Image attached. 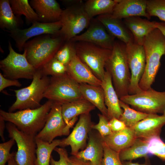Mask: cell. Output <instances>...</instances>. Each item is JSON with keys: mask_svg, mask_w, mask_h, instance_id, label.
Returning <instances> with one entry per match:
<instances>
[{"mask_svg": "<svg viewBox=\"0 0 165 165\" xmlns=\"http://www.w3.org/2000/svg\"><path fill=\"white\" fill-rule=\"evenodd\" d=\"M143 46L145 55L146 65L139 86L142 90L151 88L160 68V60L165 55V38L160 31L156 28L145 38Z\"/></svg>", "mask_w": 165, "mask_h": 165, "instance_id": "1", "label": "cell"}, {"mask_svg": "<svg viewBox=\"0 0 165 165\" xmlns=\"http://www.w3.org/2000/svg\"><path fill=\"white\" fill-rule=\"evenodd\" d=\"M53 102L48 100L36 108L28 109L16 112L0 110V116L4 120L14 124L20 130L35 137L43 129Z\"/></svg>", "mask_w": 165, "mask_h": 165, "instance_id": "2", "label": "cell"}, {"mask_svg": "<svg viewBox=\"0 0 165 165\" xmlns=\"http://www.w3.org/2000/svg\"><path fill=\"white\" fill-rule=\"evenodd\" d=\"M105 69L111 76L119 99L128 95L131 73L127 58L125 44L115 41L111 55L106 63Z\"/></svg>", "mask_w": 165, "mask_h": 165, "instance_id": "3", "label": "cell"}, {"mask_svg": "<svg viewBox=\"0 0 165 165\" xmlns=\"http://www.w3.org/2000/svg\"><path fill=\"white\" fill-rule=\"evenodd\" d=\"M64 42L59 35H43L27 42L23 50L29 63L38 69L54 57Z\"/></svg>", "mask_w": 165, "mask_h": 165, "instance_id": "4", "label": "cell"}, {"mask_svg": "<svg viewBox=\"0 0 165 165\" xmlns=\"http://www.w3.org/2000/svg\"><path fill=\"white\" fill-rule=\"evenodd\" d=\"M50 78L44 74L40 69L36 70L32 81L25 87L14 90L16 100L9 108L8 112L17 110L33 109L42 105L40 103L50 81Z\"/></svg>", "mask_w": 165, "mask_h": 165, "instance_id": "5", "label": "cell"}, {"mask_svg": "<svg viewBox=\"0 0 165 165\" xmlns=\"http://www.w3.org/2000/svg\"><path fill=\"white\" fill-rule=\"evenodd\" d=\"M79 85L67 73L51 76L43 97L61 105L83 98Z\"/></svg>", "mask_w": 165, "mask_h": 165, "instance_id": "6", "label": "cell"}, {"mask_svg": "<svg viewBox=\"0 0 165 165\" xmlns=\"http://www.w3.org/2000/svg\"><path fill=\"white\" fill-rule=\"evenodd\" d=\"M91 20L82 2L68 6L62 11L59 35L64 42L70 41L90 25Z\"/></svg>", "mask_w": 165, "mask_h": 165, "instance_id": "7", "label": "cell"}, {"mask_svg": "<svg viewBox=\"0 0 165 165\" xmlns=\"http://www.w3.org/2000/svg\"><path fill=\"white\" fill-rule=\"evenodd\" d=\"M74 42L77 56L102 81L105 75V65L111 55L112 50L88 42Z\"/></svg>", "mask_w": 165, "mask_h": 165, "instance_id": "8", "label": "cell"}, {"mask_svg": "<svg viewBox=\"0 0 165 165\" xmlns=\"http://www.w3.org/2000/svg\"><path fill=\"white\" fill-rule=\"evenodd\" d=\"M119 99L134 109L147 114H163L165 109V91H158L152 88L123 96Z\"/></svg>", "mask_w": 165, "mask_h": 165, "instance_id": "9", "label": "cell"}, {"mask_svg": "<svg viewBox=\"0 0 165 165\" xmlns=\"http://www.w3.org/2000/svg\"><path fill=\"white\" fill-rule=\"evenodd\" d=\"M9 53L0 61V68L3 75L10 79H32L36 70L28 62L26 52L20 54L13 49L10 41L9 42Z\"/></svg>", "mask_w": 165, "mask_h": 165, "instance_id": "10", "label": "cell"}, {"mask_svg": "<svg viewBox=\"0 0 165 165\" xmlns=\"http://www.w3.org/2000/svg\"><path fill=\"white\" fill-rule=\"evenodd\" d=\"M6 128L9 137L16 143L17 151L15 159L18 165H35L37 148L35 137L19 130L12 123L8 122Z\"/></svg>", "mask_w": 165, "mask_h": 165, "instance_id": "11", "label": "cell"}, {"mask_svg": "<svg viewBox=\"0 0 165 165\" xmlns=\"http://www.w3.org/2000/svg\"><path fill=\"white\" fill-rule=\"evenodd\" d=\"M126 51L131 73L129 94H134L142 91L139 84L145 69V51L143 45L137 44L134 41L126 44Z\"/></svg>", "mask_w": 165, "mask_h": 165, "instance_id": "12", "label": "cell"}, {"mask_svg": "<svg viewBox=\"0 0 165 165\" xmlns=\"http://www.w3.org/2000/svg\"><path fill=\"white\" fill-rule=\"evenodd\" d=\"M74 124H65L62 116V105L53 102L44 126L35 138L51 143L57 137L69 135Z\"/></svg>", "mask_w": 165, "mask_h": 165, "instance_id": "13", "label": "cell"}, {"mask_svg": "<svg viewBox=\"0 0 165 165\" xmlns=\"http://www.w3.org/2000/svg\"><path fill=\"white\" fill-rule=\"evenodd\" d=\"M61 27V20L50 23L36 22L28 28H17L9 32V35L15 41V46L19 51H21L25 43L31 38L43 35H59Z\"/></svg>", "mask_w": 165, "mask_h": 165, "instance_id": "14", "label": "cell"}, {"mask_svg": "<svg viewBox=\"0 0 165 165\" xmlns=\"http://www.w3.org/2000/svg\"><path fill=\"white\" fill-rule=\"evenodd\" d=\"M93 125L90 113L80 115L72 132L67 138L61 140L59 146L64 148L70 146L71 154L73 156H75L80 150L86 146L89 133L92 129Z\"/></svg>", "mask_w": 165, "mask_h": 165, "instance_id": "15", "label": "cell"}, {"mask_svg": "<svg viewBox=\"0 0 165 165\" xmlns=\"http://www.w3.org/2000/svg\"><path fill=\"white\" fill-rule=\"evenodd\" d=\"M90 23L86 31L75 36L70 41L74 42H88L104 49L112 50L115 42V37L108 33L97 19L93 20Z\"/></svg>", "mask_w": 165, "mask_h": 165, "instance_id": "16", "label": "cell"}, {"mask_svg": "<svg viewBox=\"0 0 165 165\" xmlns=\"http://www.w3.org/2000/svg\"><path fill=\"white\" fill-rule=\"evenodd\" d=\"M165 125V117L157 114H149L145 118L131 127L136 138L147 140L155 136H160Z\"/></svg>", "mask_w": 165, "mask_h": 165, "instance_id": "17", "label": "cell"}, {"mask_svg": "<svg viewBox=\"0 0 165 165\" xmlns=\"http://www.w3.org/2000/svg\"><path fill=\"white\" fill-rule=\"evenodd\" d=\"M85 149L78 152L76 158L89 162L91 165H101L104 155L103 139L99 134L90 131Z\"/></svg>", "mask_w": 165, "mask_h": 165, "instance_id": "18", "label": "cell"}, {"mask_svg": "<svg viewBox=\"0 0 165 165\" xmlns=\"http://www.w3.org/2000/svg\"><path fill=\"white\" fill-rule=\"evenodd\" d=\"M66 66L67 74L79 84L86 83L95 86H101V81L94 74L76 54Z\"/></svg>", "mask_w": 165, "mask_h": 165, "instance_id": "19", "label": "cell"}, {"mask_svg": "<svg viewBox=\"0 0 165 165\" xmlns=\"http://www.w3.org/2000/svg\"><path fill=\"white\" fill-rule=\"evenodd\" d=\"M147 2L146 0H119L112 14L120 20L140 16L150 19L146 12Z\"/></svg>", "mask_w": 165, "mask_h": 165, "instance_id": "20", "label": "cell"}, {"mask_svg": "<svg viewBox=\"0 0 165 165\" xmlns=\"http://www.w3.org/2000/svg\"><path fill=\"white\" fill-rule=\"evenodd\" d=\"M29 3L40 22L50 23L60 20L63 10L56 0H31Z\"/></svg>", "mask_w": 165, "mask_h": 165, "instance_id": "21", "label": "cell"}, {"mask_svg": "<svg viewBox=\"0 0 165 165\" xmlns=\"http://www.w3.org/2000/svg\"><path fill=\"white\" fill-rule=\"evenodd\" d=\"M101 82V86L104 91L108 119L109 120L113 118L119 119L123 111L120 106L119 98L114 87L111 76L108 72L105 71L104 78Z\"/></svg>", "mask_w": 165, "mask_h": 165, "instance_id": "22", "label": "cell"}, {"mask_svg": "<svg viewBox=\"0 0 165 165\" xmlns=\"http://www.w3.org/2000/svg\"><path fill=\"white\" fill-rule=\"evenodd\" d=\"M97 19L103 25L109 33L125 44L134 41L132 34L123 22L114 17L112 14L98 16Z\"/></svg>", "mask_w": 165, "mask_h": 165, "instance_id": "23", "label": "cell"}, {"mask_svg": "<svg viewBox=\"0 0 165 165\" xmlns=\"http://www.w3.org/2000/svg\"><path fill=\"white\" fill-rule=\"evenodd\" d=\"M123 23L131 32L134 42L143 45L147 36L156 28V21H151L139 16H133L123 19Z\"/></svg>", "mask_w": 165, "mask_h": 165, "instance_id": "24", "label": "cell"}, {"mask_svg": "<svg viewBox=\"0 0 165 165\" xmlns=\"http://www.w3.org/2000/svg\"><path fill=\"white\" fill-rule=\"evenodd\" d=\"M95 106L84 98L62 105V114L65 124L69 125L74 123L77 116L82 114L90 113Z\"/></svg>", "mask_w": 165, "mask_h": 165, "instance_id": "25", "label": "cell"}, {"mask_svg": "<svg viewBox=\"0 0 165 165\" xmlns=\"http://www.w3.org/2000/svg\"><path fill=\"white\" fill-rule=\"evenodd\" d=\"M102 138L109 147L119 152L131 145L137 138L132 129L127 127Z\"/></svg>", "mask_w": 165, "mask_h": 165, "instance_id": "26", "label": "cell"}, {"mask_svg": "<svg viewBox=\"0 0 165 165\" xmlns=\"http://www.w3.org/2000/svg\"><path fill=\"white\" fill-rule=\"evenodd\" d=\"M79 88L83 97L97 108L101 114L108 119V110L105 104L104 93L101 86L81 83Z\"/></svg>", "mask_w": 165, "mask_h": 165, "instance_id": "27", "label": "cell"}, {"mask_svg": "<svg viewBox=\"0 0 165 165\" xmlns=\"http://www.w3.org/2000/svg\"><path fill=\"white\" fill-rule=\"evenodd\" d=\"M22 20L13 13L9 0H0V27L8 32L19 28Z\"/></svg>", "mask_w": 165, "mask_h": 165, "instance_id": "28", "label": "cell"}, {"mask_svg": "<svg viewBox=\"0 0 165 165\" xmlns=\"http://www.w3.org/2000/svg\"><path fill=\"white\" fill-rule=\"evenodd\" d=\"M119 0H88L84 4L85 9L91 19L97 15L112 14Z\"/></svg>", "mask_w": 165, "mask_h": 165, "instance_id": "29", "label": "cell"}, {"mask_svg": "<svg viewBox=\"0 0 165 165\" xmlns=\"http://www.w3.org/2000/svg\"><path fill=\"white\" fill-rule=\"evenodd\" d=\"M148 155L147 140L139 138H137L131 145L119 152L120 159L123 162L147 158Z\"/></svg>", "mask_w": 165, "mask_h": 165, "instance_id": "30", "label": "cell"}, {"mask_svg": "<svg viewBox=\"0 0 165 165\" xmlns=\"http://www.w3.org/2000/svg\"><path fill=\"white\" fill-rule=\"evenodd\" d=\"M37 148L35 165H50L51 153L61 140L54 139L51 143L35 139Z\"/></svg>", "mask_w": 165, "mask_h": 165, "instance_id": "31", "label": "cell"}, {"mask_svg": "<svg viewBox=\"0 0 165 165\" xmlns=\"http://www.w3.org/2000/svg\"><path fill=\"white\" fill-rule=\"evenodd\" d=\"M14 13L20 17L24 16L28 21L32 24L40 22L38 15L31 6L28 0H9Z\"/></svg>", "mask_w": 165, "mask_h": 165, "instance_id": "32", "label": "cell"}, {"mask_svg": "<svg viewBox=\"0 0 165 165\" xmlns=\"http://www.w3.org/2000/svg\"><path fill=\"white\" fill-rule=\"evenodd\" d=\"M119 103L123 111L119 119L123 122L127 127H132L138 122L146 117L149 114L130 108L129 105L120 99Z\"/></svg>", "mask_w": 165, "mask_h": 165, "instance_id": "33", "label": "cell"}, {"mask_svg": "<svg viewBox=\"0 0 165 165\" xmlns=\"http://www.w3.org/2000/svg\"><path fill=\"white\" fill-rule=\"evenodd\" d=\"M39 69L44 74L47 76H58L67 73L66 66L54 57Z\"/></svg>", "mask_w": 165, "mask_h": 165, "instance_id": "34", "label": "cell"}, {"mask_svg": "<svg viewBox=\"0 0 165 165\" xmlns=\"http://www.w3.org/2000/svg\"><path fill=\"white\" fill-rule=\"evenodd\" d=\"M55 54L54 57L66 66L76 54L75 42H65Z\"/></svg>", "mask_w": 165, "mask_h": 165, "instance_id": "35", "label": "cell"}, {"mask_svg": "<svg viewBox=\"0 0 165 165\" xmlns=\"http://www.w3.org/2000/svg\"><path fill=\"white\" fill-rule=\"evenodd\" d=\"M146 12L150 17L156 16L165 22V0H147Z\"/></svg>", "mask_w": 165, "mask_h": 165, "instance_id": "36", "label": "cell"}, {"mask_svg": "<svg viewBox=\"0 0 165 165\" xmlns=\"http://www.w3.org/2000/svg\"><path fill=\"white\" fill-rule=\"evenodd\" d=\"M104 155L101 165H123L119 152L110 148L103 140Z\"/></svg>", "mask_w": 165, "mask_h": 165, "instance_id": "37", "label": "cell"}, {"mask_svg": "<svg viewBox=\"0 0 165 165\" xmlns=\"http://www.w3.org/2000/svg\"><path fill=\"white\" fill-rule=\"evenodd\" d=\"M98 123L94 124L92 127V129L97 130L99 134L104 138L111 134L112 132L109 124V120L101 114H98Z\"/></svg>", "mask_w": 165, "mask_h": 165, "instance_id": "38", "label": "cell"}, {"mask_svg": "<svg viewBox=\"0 0 165 165\" xmlns=\"http://www.w3.org/2000/svg\"><path fill=\"white\" fill-rule=\"evenodd\" d=\"M15 140L12 138L9 141L0 144V165H5L13 154L10 153V150L15 144Z\"/></svg>", "mask_w": 165, "mask_h": 165, "instance_id": "39", "label": "cell"}, {"mask_svg": "<svg viewBox=\"0 0 165 165\" xmlns=\"http://www.w3.org/2000/svg\"><path fill=\"white\" fill-rule=\"evenodd\" d=\"M59 155V159L55 160L51 156L50 165H68V160L69 156L67 150L64 148L56 147L54 150Z\"/></svg>", "mask_w": 165, "mask_h": 165, "instance_id": "40", "label": "cell"}, {"mask_svg": "<svg viewBox=\"0 0 165 165\" xmlns=\"http://www.w3.org/2000/svg\"><path fill=\"white\" fill-rule=\"evenodd\" d=\"M148 155H154L163 142L160 136L152 137L147 140Z\"/></svg>", "mask_w": 165, "mask_h": 165, "instance_id": "41", "label": "cell"}, {"mask_svg": "<svg viewBox=\"0 0 165 165\" xmlns=\"http://www.w3.org/2000/svg\"><path fill=\"white\" fill-rule=\"evenodd\" d=\"M22 84L17 79H10L6 78L0 73V91L5 88L11 86L20 87Z\"/></svg>", "mask_w": 165, "mask_h": 165, "instance_id": "42", "label": "cell"}, {"mask_svg": "<svg viewBox=\"0 0 165 165\" xmlns=\"http://www.w3.org/2000/svg\"><path fill=\"white\" fill-rule=\"evenodd\" d=\"M109 124L112 132L121 130L127 127L123 122L115 118L109 120Z\"/></svg>", "mask_w": 165, "mask_h": 165, "instance_id": "43", "label": "cell"}, {"mask_svg": "<svg viewBox=\"0 0 165 165\" xmlns=\"http://www.w3.org/2000/svg\"><path fill=\"white\" fill-rule=\"evenodd\" d=\"M68 164V165H91L89 162L84 161L73 156L69 157Z\"/></svg>", "mask_w": 165, "mask_h": 165, "instance_id": "44", "label": "cell"}, {"mask_svg": "<svg viewBox=\"0 0 165 165\" xmlns=\"http://www.w3.org/2000/svg\"><path fill=\"white\" fill-rule=\"evenodd\" d=\"M155 155L161 160L165 161V143L163 142L160 146Z\"/></svg>", "mask_w": 165, "mask_h": 165, "instance_id": "45", "label": "cell"}, {"mask_svg": "<svg viewBox=\"0 0 165 165\" xmlns=\"http://www.w3.org/2000/svg\"><path fill=\"white\" fill-rule=\"evenodd\" d=\"M5 121L3 118L0 116V136L2 140L4 142L5 141L4 132L5 128H6Z\"/></svg>", "mask_w": 165, "mask_h": 165, "instance_id": "46", "label": "cell"}, {"mask_svg": "<svg viewBox=\"0 0 165 165\" xmlns=\"http://www.w3.org/2000/svg\"><path fill=\"white\" fill-rule=\"evenodd\" d=\"M156 28L159 29L165 38V22H156Z\"/></svg>", "mask_w": 165, "mask_h": 165, "instance_id": "47", "label": "cell"}, {"mask_svg": "<svg viewBox=\"0 0 165 165\" xmlns=\"http://www.w3.org/2000/svg\"><path fill=\"white\" fill-rule=\"evenodd\" d=\"M123 165H149V162L147 160L144 163L139 164L136 163H133L131 161H125L123 163Z\"/></svg>", "mask_w": 165, "mask_h": 165, "instance_id": "48", "label": "cell"}, {"mask_svg": "<svg viewBox=\"0 0 165 165\" xmlns=\"http://www.w3.org/2000/svg\"><path fill=\"white\" fill-rule=\"evenodd\" d=\"M16 152L14 153L7 162V165H18L15 159Z\"/></svg>", "mask_w": 165, "mask_h": 165, "instance_id": "49", "label": "cell"}, {"mask_svg": "<svg viewBox=\"0 0 165 165\" xmlns=\"http://www.w3.org/2000/svg\"><path fill=\"white\" fill-rule=\"evenodd\" d=\"M165 117V109H164V112L163 113V115Z\"/></svg>", "mask_w": 165, "mask_h": 165, "instance_id": "50", "label": "cell"}]
</instances>
